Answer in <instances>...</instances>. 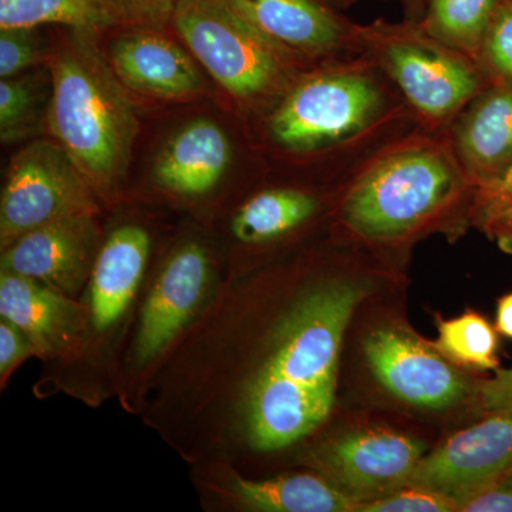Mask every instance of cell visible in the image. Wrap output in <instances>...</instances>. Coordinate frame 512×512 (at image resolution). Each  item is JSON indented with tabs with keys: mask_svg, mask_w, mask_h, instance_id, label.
Listing matches in <instances>:
<instances>
[{
	"mask_svg": "<svg viewBox=\"0 0 512 512\" xmlns=\"http://www.w3.org/2000/svg\"><path fill=\"white\" fill-rule=\"evenodd\" d=\"M498 0H426L421 28L477 60Z\"/></svg>",
	"mask_w": 512,
	"mask_h": 512,
	"instance_id": "cell-22",
	"label": "cell"
},
{
	"mask_svg": "<svg viewBox=\"0 0 512 512\" xmlns=\"http://www.w3.org/2000/svg\"><path fill=\"white\" fill-rule=\"evenodd\" d=\"M37 357L35 345L28 336L6 319H0V386H8L10 377L26 360Z\"/></svg>",
	"mask_w": 512,
	"mask_h": 512,
	"instance_id": "cell-29",
	"label": "cell"
},
{
	"mask_svg": "<svg viewBox=\"0 0 512 512\" xmlns=\"http://www.w3.org/2000/svg\"><path fill=\"white\" fill-rule=\"evenodd\" d=\"M478 63L491 84L512 87V0H498Z\"/></svg>",
	"mask_w": 512,
	"mask_h": 512,
	"instance_id": "cell-24",
	"label": "cell"
},
{
	"mask_svg": "<svg viewBox=\"0 0 512 512\" xmlns=\"http://www.w3.org/2000/svg\"><path fill=\"white\" fill-rule=\"evenodd\" d=\"M417 127L409 104L366 53L303 74L265 121L276 148L325 158L345 178Z\"/></svg>",
	"mask_w": 512,
	"mask_h": 512,
	"instance_id": "cell-2",
	"label": "cell"
},
{
	"mask_svg": "<svg viewBox=\"0 0 512 512\" xmlns=\"http://www.w3.org/2000/svg\"><path fill=\"white\" fill-rule=\"evenodd\" d=\"M363 39L366 55L431 133H448L468 104L491 86L477 60L431 36L419 22L376 19L363 25Z\"/></svg>",
	"mask_w": 512,
	"mask_h": 512,
	"instance_id": "cell-6",
	"label": "cell"
},
{
	"mask_svg": "<svg viewBox=\"0 0 512 512\" xmlns=\"http://www.w3.org/2000/svg\"><path fill=\"white\" fill-rule=\"evenodd\" d=\"M232 147L217 123L198 119L170 138L154 164L161 190L183 198H201L215 190L231 164Z\"/></svg>",
	"mask_w": 512,
	"mask_h": 512,
	"instance_id": "cell-19",
	"label": "cell"
},
{
	"mask_svg": "<svg viewBox=\"0 0 512 512\" xmlns=\"http://www.w3.org/2000/svg\"><path fill=\"white\" fill-rule=\"evenodd\" d=\"M322 201L315 192L276 187L256 192L235 212L231 234L239 244L258 247L288 237L319 214Z\"/></svg>",
	"mask_w": 512,
	"mask_h": 512,
	"instance_id": "cell-20",
	"label": "cell"
},
{
	"mask_svg": "<svg viewBox=\"0 0 512 512\" xmlns=\"http://www.w3.org/2000/svg\"><path fill=\"white\" fill-rule=\"evenodd\" d=\"M326 2L330 3V5L335 6V8H338L340 10H343V12H346V10L352 9L353 6L357 5V3L360 2V0H326Z\"/></svg>",
	"mask_w": 512,
	"mask_h": 512,
	"instance_id": "cell-36",
	"label": "cell"
},
{
	"mask_svg": "<svg viewBox=\"0 0 512 512\" xmlns=\"http://www.w3.org/2000/svg\"><path fill=\"white\" fill-rule=\"evenodd\" d=\"M495 329L501 335L512 339V293H508L498 301Z\"/></svg>",
	"mask_w": 512,
	"mask_h": 512,
	"instance_id": "cell-34",
	"label": "cell"
},
{
	"mask_svg": "<svg viewBox=\"0 0 512 512\" xmlns=\"http://www.w3.org/2000/svg\"><path fill=\"white\" fill-rule=\"evenodd\" d=\"M365 355L384 389L413 406L447 409L467 393V380L440 352L403 330H373L365 340Z\"/></svg>",
	"mask_w": 512,
	"mask_h": 512,
	"instance_id": "cell-14",
	"label": "cell"
},
{
	"mask_svg": "<svg viewBox=\"0 0 512 512\" xmlns=\"http://www.w3.org/2000/svg\"><path fill=\"white\" fill-rule=\"evenodd\" d=\"M121 22L161 29L171 23L180 0H113Z\"/></svg>",
	"mask_w": 512,
	"mask_h": 512,
	"instance_id": "cell-30",
	"label": "cell"
},
{
	"mask_svg": "<svg viewBox=\"0 0 512 512\" xmlns=\"http://www.w3.org/2000/svg\"><path fill=\"white\" fill-rule=\"evenodd\" d=\"M111 69L128 89L158 99H184L204 86L194 60L156 29L120 36L111 47Z\"/></svg>",
	"mask_w": 512,
	"mask_h": 512,
	"instance_id": "cell-17",
	"label": "cell"
},
{
	"mask_svg": "<svg viewBox=\"0 0 512 512\" xmlns=\"http://www.w3.org/2000/svg\"><path fill=\"white\" fill-rule=\"evenodd\" d=\"M218 286L217 266L202 242H181L165 256L144 289L121 360L119 397L124 406L198 318Z\"/></svg>",
	"mask_w": 512,
	"mask_h": 512,
	"instance_id": "cell-8",
	"label": "cell"
},
{
	"mask_svg": "<svg viewBox=\"0 0 512 512\" xmlns=\"http://www.w3.org/2000/svg\"><path fill=\"white\" fill-rule=\"evenodd\" d=\"M197 468V483L215 503L225 500L248 511L353 512L362 503L329 478L315 474H284L255 480L241 476L228 464Z\"/></svg>",
	"mask_w": 512,
	"mask_h": 512,
	"instance_id": "cell-16",
	"label": "cell"
},
{
	"mask_svg": "<svg viewBox=\"0 0 512 512\" xmlns=\"http://www.w3.org/2000/svg\"><path fill=\"white\" fill-rule=\"evenodd\" d=\"M468 180L448 133L417 127L380 150L340 192L338 220L370 245H397L473 205Z\"/></svg>",
	"mask_w": 512,
	"mask_h": 512,
	"instance_id": "cell-3",
	"label": "cell"
},
{
	"mask_svg": "<svg viewBox=\"0 0 512 512\" xmlns=\"http://www.w3.org/2000/svg\"><path fill=\"white\" fill-rule=\"evenodd\" d=\"M400 3L403 8V19L420 22L426 9V0H400Z\"/></svg>",
	"mask_w": 512,
	"mask_h": 512,
	"instance_id": "cell-35",
	"label": "cell"
},
{
	"mask_svg": "<svg viewBox=\"0 0 512 512\" xmlns=\"http://www.w3.org/2000/svg\"><path fill=\"white\" fill-rule=\"evenodd\" d=\"M0 318L18 326L35 345L37 359L49 370L40 379L72 365L82 350L83 303L32 279L0 272Z\"/></svg>",
	"mask_w": 512,
	"mask_h": 512,
	"instance_id": "cell-15",
	"label": "cell"
},
{
	"mask_svg": "<svg viewBox=\"0 0 512 512\" xmlns=\"http://www.w3.org/2000/svg\"><path fill=\"white\" fill-rule=\"evenodd\" d=\"M377 2H400V0H377Z\"/></svg>",
	"mask_w": 512,
	"mask_h": 512,
	"instance_id": "cell-37",
	"label": "cell"
},
{
	"mask_svg": "<svg viewBox=\"0 0 512 512\" xmlns=\"http://www.w3.org/2000/svg\"><path fill=\"white\" fill-rule=\"evenodd\" d=\"M153 239L143 225L121 224L106 238L80 296L86 315L82 350L72 365L39 380L40 393H66L87 404L119 396L121 360L144 293Z\"/></svg>",
	"mask_w": 512,
	"mask_h": 512,
	"instance_id": "cell-5",
	"label": "cell"
},
{
	"mask_svg": "<svg viewBox=\"0 0 512 512\" xmlns=\"http://www.w3.org/2000/svg\"><path fill=\"white\" fill-rule=\"evenodd\" d=\"M359 279L322 278L299 284L279 311V353L249 407L239 453L288 450L328 420L336 400L340 350L350 319L369 295Z\"/></svg>",
	"mask_w": 512,
	"mask_h": 512,
	"instance_id": "cell-1",
	"label": "cell"
},
{
	"mask_svg": "<svg viewBox=\"0 0 512 512\" xmlns=\"http://www.w3.org/2000/svg\"><path fill=\"white\" fill-rule=\"evenodd\" d=\"M481 229L497 241L501 249L512 254V204L485 222Z\"/></svg>",
	"mask_w": 512,
	"mask_h": 512,
	"instance_id": "cell-33",
	"label": "cell"
},
{
	"mask_svg": "<svg viewBox=\"0 0 512 512\" xmlns=\"http://www.w3.org/2000/svg\"><path fill=\"white\" fill-rule=\"evenodd\" d=\"M424 456V446L392 430L353 431L312 454L316 467L357 500L382 497L403 487Z\"/></svg>",
	"mask_w": 512,
	"mask_h": 512,
	"instance_id": "cell-13",
	"label": "cell"
},
{
	"mask_svg": "<svg viewBox=\"0 0 512 512\" xmlns=\"http://www.w3.org/2000/svg\"><path fill=\"white\" fill-rule=\"evenodd\" d=\"M77 33L52 60L49 128L93 190L113 191L126 174L137 134L133 107L120 80L90 42Z\"/></svg>",
	"mask_w": 512,
	"mask_h": 512,
	"instance_id": "cell-4",
	"label": "cell"
},
{
	"mask_svg": "<svg viewBox=\"0 0 512 512\" xmlns=\"http://www.w3.org/2000/svg\"><path fill=\"white\" fill-rule=\"evenodd\" d=\"M0 76L12 79L37 62L40 55L33 30L0 29Z\"/></svg>",
	"mask_w": 512,
	"mask_h": 512,
	"instance_id": "cell-27",
	"label": "cell"
},
{
	"mask_svg": "<svg viewBox=\"0 0 512 512\" xmlns=\"http://www.w3.org/2000/svg\"><path fill=\"white\" fill-rule=\"evenodd\" d=\"M259 32L306 63L365 55L363 25L326 0H228Z\"/></svg>",
	"mask_w": 512,
	"mask_h": 512,
	"instance_id": "cell-11",
	"label": "cell"
},
{
	"mask_svg": "<svg viewBox=\"0 0 512 512\" xmlns=\"http://www.w3.org/2000/svg\"><path fill=\"white\" fill-rule=\"evenodd\" d=\"M511 468L512 414H490L421 457L404 485L444 495L461 511Z\"/></svg>",
	"mask_w": 512,
	"mask_h": 512,
	"instance_id": "cell-10",
	"label": "cell"
},
{
	"mask_svg": "<svg viewBox=\"0 0 512 512\" xmlns=\"http://www.w3.org/2000/svg\"><path fill=\"white\" fill-rule=\"evenodd\" d=\"M436 348L441 355L461 365L495 370L498 362L497 329L476 312L460 318L440 320Z\"/></svg>",
	"mask_w": 512,
	"mask_h": 512,
	"instance_id": "cell-23",
	"label": "cell"
},
{
	"mask_svg": "<svg viewBox=\"0 0 512 512\" xmlns=\"http://www.w3.org/2000/svg\"><path fill=\"white\" fill-rule=\"evenodd\" d=\"M35 110V92L29 82L2 79L0 82V133L3 141L20 136Z\"/></svg>",
	"mask_w": 512,
	"mask_h": 512,
	"instance_id": "cell-26",
	"label": "cell"
},
{
	"mask_svg": "<svg viewBox=\"0 0 512 512\" xmlns=\"http://www.w3.org/2000/svg\"><path fill=\"white\" fill-rule=\"evenodd\" d=\"M171 23L195 59L235 99L275 104L309 72L302 69L305 60L259 32L228 0H180Z\"/></svg>",
	"mask_w": 512,
	"mask_h": 512,
	"instance_id": "cell-7",
	"label": "cell"
},
{
	"mask_svg": "<svg viewBox=\"0 0 512 512\" xmlns=\"http://www.w3.org/2000/svg\"><path fill=\"white\" fill-rule=\"evenodd\" d=\"M97 192L56 141L40 140L10 161L0 200V248L33 229L97 214Z\"/></svg>",
	"mask_w": 512,
	"mask_h": 512,
	"instance_id": "cell-9",
	"label": "cell"
},
{
	"mask_svg": "<svg viewBox=\"0 0 512 512\" xmlns=\"http://www.w3.org/2000/svg\"><path fill=\"white\" fill-rule=\"evenodd\" d=\"M454 153L474 187L512 164V87L491 84L448 130Z\"/></svg>",
	"mask_w": 512,
	"mask_h": 512,
	"instance_id": "cell-18",
	"label": "cell"
},
{
	"mask_svg": "<svg viewBox=\"0 0 512 512\" xmlns=\"http://www.w3.org/2000/svg\"><path fill=\"white\" fill-rule=\"evenodd\" d=\"M121 23L113 0H0V29L63 25L94 33Z\"/></svg>",
	"mask_w": 512,
	"mask_h": 512,
	"instance_id": "cell-21",
	"label": "cell"
},
{
	"mask_svg": "<svg viewBox=\"0 0 512 512\" xmlns=\"http://www.w3.org/2000/svg\"><path fill=\"white\" fill-rule=\"evenodd\" d=\"M464 512H512V468L471 498Z\"/></svg>",
	"mask_w": 512,
	"mask_h": 512,
	"instance_id": "cell-32",
	"label": "cell"
},
{
	"mask_svg": "<svg viewBox=\"0 0 512 512\" xmlns=\"http://www.w3.org/2000/svg\"><path fill=\"white\" fill-rule=\"evenodd\" d=\"M96 215H74L22 235L2 249L0 272L32 279L80 299L104 241Z\"/></svg>",
	"mask_w": 512,
	"mask_h": 512,
	"instance_id": "cell-12",
	"label": "cell"
},
{
	"mask_svg": "<svg viewBox=\"0 0 512 512\" xmlns=\"http://www.w3.org/2000/svg\"><path fill=\"white\" fill-rule=\"evenodd\" d=\"M512 204V164L503 173L478 185L471 205V222L483 224Z\"/></svg>",
	"mask_w": 512,
	"mask_h": 512,
	"instance_id": "cell-28",
	"label": "cell"
},
{
	"mask_svg": "<svg viewBox=\"0 0 512 512\" xmlns=\"http://www.w3.org/2000/svg\"><path fill=\"white\" fill-rule=\"evenodd\" d=\"M360 512H451L457 505L447 497L427 488L403 485L382 497L365 500L359 504Z\"/></svg>",
	"mask_w": 512,
	"mask_h": 512,
	"instance_id": "cell-25",
	"label": "cell"
},
{
	"mask_svg": "<svg viewBox=\"0 0 512 512\" xmlns=\"http://www.w3.org/2000/svg\"><path fill=\"white\" fill-rule=\"evenodd\" d=\"M478 409L487 414H512V367L495 370L478 386Z\"/></svg>",
	"mask_w": 512,
	"mask_h": 512,
	"instance_id": "cell-31",
	"label": "cell"
}]
</instances>
